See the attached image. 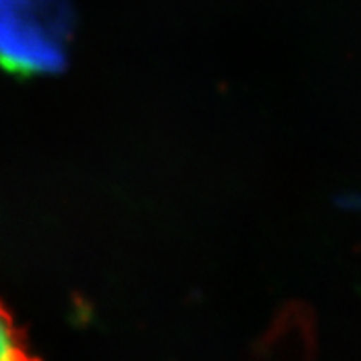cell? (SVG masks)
Here are the masks:
<instances>
[{"mask_svg": "<svg viewBox=\"0 0 361 361\" xmlns=\"http://www.w3.org/2000/svg\"><path fill=\"white\" fill-rule=\"evenodd\" d=\"M71 0H0V67L26 78L52 76L68 61Z\"/></svg>", "mask_w": 361, "mask_h": 361, "instance_id": "cell-1", "label": "cell"}, {"mask_svg": "<svg viewBox=\"0 0 361 361\" xmlns=\"http://www.w3.org/2000/svg\"><path fill=\"white\" fill-rule=\"evenodd\" d=\"M19 332L15 328L11 317L0 306V361H11L20 357L23 350Z\"/></svg>", "mask_w": 361, "mask_h": 361, "instance_id": "cell-2", "label": "cell"}]
</instances>
